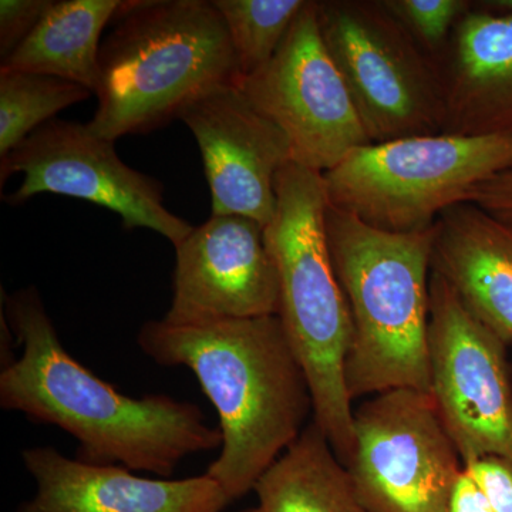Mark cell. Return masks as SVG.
<instances>
[{
  "mask_svg": "<svg viewBox=\"0 0 512 512\" xmlns=\"http://www.w3.org/2000/svg\"><path fill=\"white\" fill-rule=\"evenodd\" d=\"M2 302L22 355L2 367L0 407L69 433L79 443L77 460L168 478L184 458L221 448L220 429L197 404L127 396L77 362L35 286L2 292Z\"/></svg>",
  "mask_w": 512,
  "mask_h": 512,
  "instance_id": "obj_1",
  "label": "cell"
},
{
  "mask_svg": "<svg viewBox=\"0 0 512 512\" xmlns=\"http://www.w3.org/2000/svg\"><path fill=\"white\" fill-rule=\"evenodd\" d=\"M137 343L158 365L190 369L217 410L221 451L207 474L229 503L254 491L313 414L308 377L278 315L198 325L150 320Z\"/></svg>",
  "mask_w": 512,
  "mask_h": 512,
  "instance_id": "obj_2",
  "label": "cell"
},
{
  "mask_svg": "<svg viewBox=\"0 0 512 512\" xmlns=\"http://www.w3.org/2000/svg\"><path fill=\"white\" fill-rule=\"evenodd\" d=\"M99 63V103L87 126L114 143L180 120L242 79L224 20L207 0H123Z\"/></svg>",
  "mask_w": 512,
  "mask_h": 512,
  "instance_id": "obj_3",
  "label": "cell"
},
{
  "mask_svg": "<svg viewBox=\"0 0 512 512\" xmlns=\"http://www.w3.org/2000/svg\"><path fill=\"white\" fill-rule=\"evenodd\" d=\"M326 235L348 301L350 399L396 389L430 393L429 319L433 228L393 234L328 205Z\"/></svg>",
  "mask_w": 512,
  "mask_h": 512,
  "instance_id": "obj_4",
  "label": "cell"
},
{
  "mask_svg": "<svg viewBox=\"0 0 512 512\" xmlns=\"http://www.w3.org/2000/svg\"><path fill=\"white\" fill-rule=\"evenodd\" d=\"M275 188L276 212L265 241L278 269V318L308 377L313 423L346 466L355 450L345 382L353 326L330 256L323 174L291 161Z\"/></svg>",
  "mask_w": 512,
  "mask_h": 512,
  "instance_id": "obj_5",
  "label": "cell"
},
{
  "mask_svg": "<svg viewBox=\"0 0 512 512\" xmlns=\"http://www.w3.org/2000/svg\"><path fill=\"white\" fill-rule=\"evenodd\" d=\"M511 170L512 134H431L357 147L323 174V184L330 207L380 231L414 234Z\"/></svg>",
  "mask_w": 512,
  "mask_h": 512,
  "instance_id": "obj_6",
  "label": "cell"
},
{
  "mask_svg": "<svg viewBox=\"0 0 512 512\" xmlns=\"http://www.w3.org/2000/svg\"><path fill=\"white\" fill-rule=\"evenodd\" d=\"M320 36L338 67L370 143L441 134L439 62L383 0L316 2Z\"/></svg>",
  "mask_w": 512,
  "mask_h": 512,
  "instance_id": "obj_7",
  "label": "cell"
},
{
  "mask_svg": "<svg viewBox=\"0 0 512 512\" xmlns=\"http://www.w3.org/2000/svg\"><path fill=\"white\" fill-rule=\"evenodd\" d=\"M353 433L355 450L345 467L370 511L446 512L464 463L433 394H376L353 412Z\"/></svg>",
  "mask_w": 512,
  "mask_h": 512,
  "instance_id": "obj_8",
  "label": "cell"
},
{
  "mask_svg": "<svg viewBox=\"0 0 512 512\" xmlns=\"http://www.w3.org/2000/svg\"><path fill=\"white\" fill-rule=\"evenodd\" d=\"M503 340L431 271L430 393L464 466L481 457L512 464V380Z\"/></svg>",
  "mask_w": 512,
  "mask_h": 512,
  "instance_id": "obj_9",
  "label": "cell"
},
{
  "mask_svg": "<svg viewBox=\"0 0 512 512\" xmlns=\"http://www.w3.org/2000/svg\"><path fill=\"white\" fill-rule=\"evenodd\" d=\"M239 90L288 138L292 163L328 173L370 143L345 80L330 57L308 0L284 42L261 69L242 77Z\"/></svg>",
  "mask_w": 512,
  "mask_h": 512,
  "instance_id": "obj_10",
  "label": "cell"
},
{
  "mask_svg": "<svg viewBox=\"0 0 512 512\" xmlns=\"http://www.w3.org/2000/svg\"><path fill=\"white\" fill-rule=\"evenodd\" d=\"M22 174L20 187L3 201L22 205L35 195L76 198L116 212L126 229L146 228L180 245L192 227L164 205V187L117 156L114 141L87 124L50 120L0 160V187Z\"/></svg>",
  "mask_w": 512,
  "mask_h": 512,
  "instance_id": "obj_11",
  "label": "cell"
},
{
  "mask_svg": "<svg viewBox=\"0 0 512 512\" xmlns=\"http://www.w3.org/2000/svg\"><path fill=\"white\" fill-rule=\"evenodd\" d=\"M174 248L173 301L165 322L198 325L278 315V269L259 222L211 215Z\"/></svg>",
  "mask_w": 512,
  "mask_h": 512,
  "instance_id": "obj_12",
  "label": "cell"
},
{
  "mask_svg": "<svg viewBox=\"0 0 512 512\" xmlns=\"http://www.w3.org/2000/svg\"><path fill=\"white\" fill-rule=\"evenodd\" d=\"M181 121L197 140L212 215H241L262 227L276 212V177L292 161L288 138L237 86L202 97Z\"/></svg>",
  "mask_w": 512,
  "mask_h": 512,
  "instance_id": "obj_13",
  "label": "cell"
},
{
  "mask_svg": "<svg viewBox=\"0 0 512 512\" xmlns=\"http://www.w3.org/2000/svg\"><path fill=\"white\" fill-rule=\"evenodd\" d=\"M36 493L16 512H222L220 484L208 476L147 478L120 466H93L55 447L22 451Z\"/></svg>",
  "mask_w": 512,
  "mask_h": 512,
  "instance_id": "obj_14",
  "label": "cell"
},
{
  "mask_svg": "<svg viewBox=\"0 0 512 512\" xmlns=\"http://www.w3.org/2000/svg\"><path fill=\"white\" fill-rule=\"evenodd\" d=\"M441 134H512V15L478 8L457 23L439 60Z\"/></svg>",
  "mask_w": 512,
  "mask_h": 512,
  "instance_id": "obj_15",
  "label": "cell"
},
{
  "mask_svg": "<svg viewBox=\"0 0 512 512\" xmlns=\"http://www.w3.org/2000/svg\"><path fill=\"white\" fill-rule=\"evenodd\" d=\"M431 271L505 345H512V224L473 202L448 208L433 228Z\"/></svg>",
  "mask_w": 512,
  "mask_h": 512,
  "instance_id": "obj_16",
  "label": "cell"
},
{
  "mask_svg": "<svg viewBox=\"0 0 512 512\" xmlns=\"http://www.w3.org/2000/svg\"><path fill=\"white\" fill-rule=\"evenodd\" d=\"M123 0H50L36 28L0 69L49 74L96 92L100 39Z\"/></svg>",
  "mask_w": 512,
  "mask_h": 512,
  "instance_id": "obj_17",
  "label": "cell"
},
{
  "mask_svg": "<svg viewBox=\"0 0 512 512\" xmlns=\"http://www.w3.org/2000/svg\"><path fill=\"white\" fill-rule=\"evenodd\" d=\"M258 503L241 512H372L315 423L279 457L254 488Z\"/></svg>",
  "mask_w": 512,
  "mask_h": 512,
  "instance_id": "obj_18",
  "label": "cell"
},
{
  "mask_svg": "<svg viewBox=\"0 0 512 512\" xmlns=\"http://www.w3.org/2000/svg\"><path fill=\"white\" fill-rule=\"evenodd\" d=\"M92 94L80 84L49 74L0 69V160L57 113Z\"/></svg>",
  "mask_w": 512,
  "mask_h": 512,
  "instance_id": "obj_19",
  "label": "cell"
},
{
  "mask_svg": "<svg viewBox=\"0 0 512 512\" xmlns=\"http://www.w3.org/2000/svg\"><path fill=\"white\" fill-rule=\"evenodd\" d=\"M308 0H212L224 20L242 77L268 63Z\"/></svg>",
  "mask_w": 512,
  "mask_h": 512,
  "instance_id": "obj_20",
  "label": "cell"
},
{
  "mask_svg": "<svg viewBox=\"0 0 512 512\" xmlns=\"http://www.w3.org/2000/svg\"><path fill=\"white\" fill-rule=\"evenodd\" d=\"M383 3L437 62L446 52L457 23L474 6L470 0H383Z\"/></svg>",
  "mask_w": 512,
  "mask_h": 512,
  "instance_id": "obj_21",
  "label": "cell"
},
{
  "mask_svg": "<svg viewBox=\"0 0 512 512\" xmlns=\"http://www.w3.org/2000/svg\"><path fill=\"white\" fill-rule=\"evenodd\" d=\"M50 0H2L0 2V57L2 62L36 28Z\"/></svg>",
  "mask_w": 512,
  "mask_h": 512,
  "instance_id": "obj_22",
  "label": "cell"
},
{
  "mask_svg": "<svg viewBox=\"0 0 512 512\" xmlns=\"http://www.w3.org/2000/svg\"><path fill=\"white\" fill-rule=\"evenodd\" d=\"M493 512H512V464L487 456L464 466Z\"/></svg>",
  "mask_w": 512,
  "mask_h": 512,
  "instance_id": "obj_23",
  "label": "cell"
},
{
  "mask_svg": "<svg viewBox=\"0 0 512 512\" xmlns=\"http://www.w3.org/2000/svg\"><path fill=\"white\" fill-rule=\"evenodd\" d=\"M468 202L512 224V170L477 185L470 192Z\"/></svg>",
  "mask_w": 512,
  "mask_h": 512,
  "instance_id": "obj_24",
  "label": "cell"
},
{
  "mask_svg": "<svg viewBox=\"0 0 512 512\" xmlns=\"http://www.w3.org/2000/svg\"><path fill=\"white\" fill-rule=\"evenodd\" d=\"M446 512H493L466 468L454 485Z\"/></svg>",
  "mask_w": 512,
  "mask_h": 512,
  "instance_id": "obj_25",
  "label": "cell"
},
{
  "mask_svg": "<svg viewBox=\"0 0 512 512\" xmlns=\"http://www.w3.org/2000/svg\"><path fill=\"white\" fill-rule=\"evenodd\" d=\"M476 5L490 12L512 15V0H483V2H476Z\"/></svg>",
  "mask_w": 512,
  "mask_h": 512,
  "instance_id": "obj_26",
  "label": "cell"
}]
</instances>
